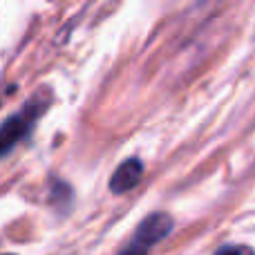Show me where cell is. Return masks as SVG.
Listing matches in <instances>:
<instances>
[{"label": "cell", "instance_id": "obj_3", "mask_svg": "<svg viewBox=\"0 0 255 255\" xmlns=\"http://www.w3.org/2000/svg\"><path fill=\"white\" fill-rule=\"evenodd\" d=\"M141 177H143V163H141V159H136V157L126 159L115 170V175L110 177V190L115 195H124L139 184Z\"/></svg>", "mask_w": 255, "mask_h": 255}, {"label": "cell", "instance_id": "obj_4", "mask_svg": "<svg viewBox=\"0 0 255 255\" xmlns=\"http://www.w3.org/2000/svg\"><path fill=\"white\" fill-rule=\"evenodd\" d=\"M217 255H255V251L247 244H229V247H222Z\"/></svg>", "mask_w": 255, "mask_h": 255}, {"label": "cell", "instance_id": "obj_5", "mask_svg": "<svg viewBox=\"0 0 255 255\" xmlns=\"http://www.w3.org/2000/svg\"><path fill=\"white\" fill-rule=\"evenodd\" d=\"M7 255H9V253H7Z\"/></svg>", "mask_w": 255, "mask_h": 255}, {"label": "cell", "instance_id": "obj_1", "mask_svg": "<svg viewBox=\"0 0 255 255\" xmlns=\"http://www.w3.org/2000/svg\"><path fill=\"white\" fill-rule=\"evenodd\" d=\"M49 106V97H31L25 106L18 112H13L9 119L2 121L0 126V159L7 157L13 150V145H18L27 134L31 132V128L36 126V121L40 119L45 110Z\"/></svg>", "mask_w": 255, "mask_h": 255}, {"label": "cell", "instance_id": "obj_2", "mask_svg": "<svg viewBox=\"0 0 255 255\" xmlns=\"http://www.w3.org/2000/svg\"><path fill=\"white\" fill-rule=\"evenodd\" d=\"M172 231V217L168 213H152L143 217L136 231L132 233L130 242L126 244L117 255H148Z\"/></svg>", "mask_w": 255, "mask_h": 255}]
</instances>
